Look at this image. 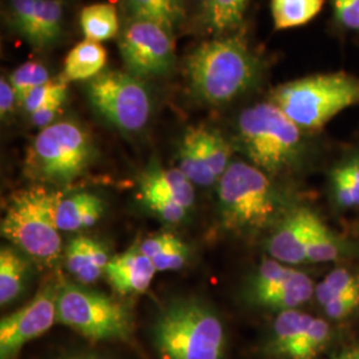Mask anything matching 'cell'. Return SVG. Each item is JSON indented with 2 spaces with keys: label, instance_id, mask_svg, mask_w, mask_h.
Returning <instances> with one entry per match:
<instances>
[{
  "label": "cell",
  "instance_id": "cell-1",
  "mask_svg": "<svg viewBox=\"0 0 359 359\" xmlns=\"http://www.w3.org/2000/svg\"><path fill=\"white\" fill-rule=\"evenodd\" d=\"M154 344L161 359H222L225 329L217 314L197 299H176L156 317Z\"/></svg>",
  "mask_w": 359,
  "mask_h": 359
},
{
  "label": "cell",
  "instance_id": "cell-2",
  "mask_svg": "<svg viewBox=\"0 0 359 359\" xmlns=\"http://www.w3.org/2000/svg\"><path fill=\"white\" fill-rule=\"evenodd\" d=\"M187 76L200 100L215 105L229 103L255 83L257 62L243 39H215L189 55Z\"/></svg>",
  "mask_w": 359,
  "mask_h": 359
},
{
  "label": "cell",
  "instance_id": "cell-3",
  "mask_svg": "<svg viewBox=\"0 0 359 359\" xmlns=\"http://www.w3.org/2000/svg\"><path fill=\"white\" fill-rule=\"evenodd\" d=\"M62 197L44 185L13 193L1 219L3 237L39 262L55 264L62 253V237L56 225V209Z\"/></svg>",
  "mask_w": 359,
  "mask_h": 359
},
{
  "label": "cell",
  "instance_id": "cell-4",
  "mask_svg": "<svg viewBox=\"0 0 359 359\" xmlns=\"http://www.w3.org/2000/svg\"><path fill=\"white\" fill-rule=\"evenodd\" d=\"M270 102L298 128L317 130L342 111L359 103V79L346 72L297 79L273 90Z\"/></svg>",
  "mask_w": 359,
  "mask_h": 359
},
{
  "label": "cell",
  "instance_id": "cell-5",
  "mask_svg": "<svg viewBox=\"0 0 359 359\" xmlns=\"http://www.w3.org/2000/svg\"><path fill=\"white\" fill-rule=\"evenodd\" d=\"M93 158L88 132L74 121H57L41 129L29 145L25 170L29 179L68 187L87 172Z\"/></svg>",
  "mask_w": 359,
  "mask_h": 359
},
{
  "label": "cell",
  "instance_id": "cell-6",
  "mask_svg": "<svg viewBox=\"0 0 359 359\" xmlns=\"http://www.w3.org/2000/svg\"><path fill=\"white\" fill-rule=\"evenodd\" d=\"M218 182L221 216L228 229L238 233L262 231L276 217L277 194L259 168L234 161Z\"/></svg>",
  "mask_w": 359,
  "mask_h": 359
},
{
  "label": "cell",
  "instance_id": "cell-7",
  "mask_svg": "<svg viewBox=\"0 0 359 359\" xmlns=\"http://www.w3.org/2000/svg\"><path fill=\"white\" fill-rule=\"evenodd\" d=\"M56 322L92 342L130 344L135 330L130 311L124 304L74 283L59 287Z\"/></svg>",
  "mask_w": 359,
  "mask_h": 359
},
{
  "label": "cell",
  "instance_id": "cell-8",
  "mask_svg": "<svg viewBox=\"0 0 359 359\" xmlns=\"http://www.w3.org/2000/svg\"><path fill=\"white\" fill-rule=\"evenodd\" d=\"M238 135L253 165L276 173L298 152L301 129L276 104H256L238 117Z\"/></svg>",
  "mask_w": 359,
  "mask_h": 359
},
{
  "label": "cell",
  "instance_id": "cell-9",
  "mask_svg": "<svg viewBox=\"0 0 359 359\" xmlns=\"http://www.w3.org/2000/svg\"><path fill=\"white\" fill-rule=\"evenodd\" d=\"M87 96L93 109L123 132L142 130L152 111L151 93L142 79L121 71H103L88 80Z\"/></svg>",
  "mask_w": 359,
  "mask_h": 359
},
{
  "label": "cell",
  "instance_id": "cell-10",
  "mask_svg": "<svg viewBox=\"0 0 359 359\" xmlns=\"http://www.w3.org/2000/svg\"><path fill=\"white\" fill-rule=\"evenodd\" d=\"M128 74L139 79L163 76L175 65V39L154 22L132 19L118 40Z\"/></svg>",
  "mask_w": 359,
  "mask_h": 359
},
{
  "label": "cell",
  "instance_id": "cell-11",
  "mask_svg": "<svg viewBox=\"0 0 359 359\" xmlns=\"http://www.w3.org/2000/svg\"><path fill=\"white\" fill-rule=\"evenodd\" d=\"M59 287L46 285L23 308L0 321V359H16L28 342L47 333L56 322Z\"/></svg>",
  "mask_w": 359,
  "mask_h": 359
},
{
  "label": "cell",
  "instance_id": "cell-12",
  "mask_svg": "<svg viewBox=\"0 0 359 359\" xmlns=\"http://www.w3.org/2000/svg\"><path fill=\"white\" fill-rule=\"evenodd\" d=\"M157 270L149 257L135 245L128 250L111 257L104 276L118 294H142L151 286Z\"/></svg>",
  "mask_w": 359,
  "mask_h": 359
},
{
  "label": "cell",
  "instance_id": "cell-13",
  "mask_svg": "<svg viewBox=\"0 0 359 359\" xmlns=\"http://www.w3.org/2000/svg\"><path fill=\"white\" fill-rule=\"evenodd\" d=\"M311 213L309 209L301 208L283 218L268 241V252L276 261L285 265H298L306 261Z\"/></svg>",
  "mask_w": 359,
  "mask_h": 359
},
{
  "label": "cell",
  "instance_id": "cell-14",
  "mask_svg": "<svg viewBox=\"0 0 359 359\" xmlns=\"http://www.w3.org/2000/svg\"><path fill=\"white\" fill-rule=\"evenodd\" d=\"M109 259L107 248L90 237H75L65 248V268L83 285L95 283L104 276Z\"/></svg>",
  "mask_w": 359,
  "mask_h": 359
},
{
  "label": "cell",
  "instance_id": "cell-15",
  "mask_svg": "<svg viewBox=\"0 0 359 359\" xmlns=\"http://www.w3.org/2000/svg\"><path fill=\"white\" fill-rule=\"evenodd\" d=\"M104 213L103 200L93 193L80 192L62 197L56 209L60 231H83L93 226Z\"/></svg>",
  "mask_w": 359,
  "mask_h": 359
},
{
  "label": "cell",
  "instance_id": "cell-16",
  "mask_svg": "<svg viewBox=\"0 0 359 359\" xmlns=\"http://www.w3.org/2000/svg\"><path fill=\"white\" fill-rule=\"evenodd\" d=\"M140 192L164 196L187 209L192 208L194 203L193 182L180 170V168L152 167L148 169L140 181Z\"/></svg>",
  "mask_w": 359,
  "mask_h": 359
},
{
  "label": "cell",
  "instance_id": "cell-17",
  "mask_svg": "<svg viewBox=\"0 0 359 359\" xmlns=\"http://www.w3.org/2000/svg\"><path fill=\"white\" fill-rule=\"evenodd\" d=\"M62 0H36V10L26 40L36 50L50 48L62 34Z\"/></svg>",
  "mask_w": 359,
  "mask_h": 359
},
{
  "label": "cell",
  "instance_id": "cell-18",
  "mask_svg": "<svg viewBox=\"0 0 359 359\" xmlns=\"http://www.w3.org/2000/svg\"><path fill=\"white\" fill-rule=\"evenodd\" d=\"M314 293V286L311 280L305 273L294 270L285 281L274 286L265 294L253 299L258 305L266 308L289 310L298 308L299 305L308 302Z\"/></svg>",
  "mask_w": 359,
  "mask_h": 359
},
{
  "label": "cell",
  "instance_id": "cell-19",
  "mask_svg": "<svg viewBox=\"0 0 359 359\" xmlns=\"http://www.w3.org/2000/svg\"><path fill=\"white\" fill-rule=\"evenodd\" d=\"M107 65V51L97 41L86 39L68 52L65 60V79L90 80L100 75Z\"/></svg>",
  "mask_w": 359,
  "mask_h": 359
},
{
  "label": "cell",
  "instance_id": "cell-20",
  "mask_svg": "<svg viewBox=\"0 0 359 359\" xmlns=\"http://www.w3.org/2000/svg\"><path fill=\"white\" fill-rule=\"evenodd\" d=\"M311 321L313 317L295 309L280 311L273 326V339L270 345L271 354L280 358H290L295 345L308 330Z\"/></svg>",
  "mask_w": 359,
  "mask_h": 359
},
{
  "label": "cell",
  "instance_id": "cell-21",
  "mask_svg": "<svg viewBox=\"0 0 359 359\" xmlns=\"http://www.w3.org/2000/svg\"><path fill=\"white\" fill-rule=\"evenodd\" d=\"M29 271V261L19 250L3 246L0 250V305L4 308L22 294Z\"/></svg>",
  "mask_w": 359,
  "mask_h": 359
},
{
  "label": "cell",
  "instance_id": "cell-22",
  "mask_svg": "<svg viewBox=\"0 0 359 359\" xmlns=\"http://www.w3.org/2000/svg\"><path fill=\"white\" fill-rule=\"evenodd\" d=\"M133 19L154 22L173 35L185 16L182 0H124Z\"/></svg>",
  "mask_w": 359,
  "mask_h": 359
},
{
  "label": "cell",
  "instance_id": "cell-23",
  "mask_svg": "<svg viewBox=\"0 0 359 359\" xmlns=\"http://www.w3.org/2000/svg\"><path fill=\"white\" fill-rule=\"evenodd\" d=\"M80 26L86 38L97 43L116 38L120 28L117 11L108 3L84 7L80 13Z\"/></svg>",
  "mask_w": 359,
  "mask_h": 359
},
{
  "label": "cell",
  "instance_id": "cell-24",
  "mask_svg": "<svg viewBox=\"0 0 359 359\" xmlns=\"http://www.w3.org/2000/svg\"><path fill=\"white\" fill-rule=\"evenodd\" d=\"M180 170L198 187L213 185L217 177L206 164L197 140L194 137L192 127L187 129L179 147Z\"/></svg>",
  "mask_w": 359,
  "mask_h": 359
},
{
  "label": "cell",
  "instance_id": "cell-25",
  "mask_svg": "<svg viewBox=\"0 0 359 359\" xmlns=\"http://www.w3.org/2000/svg\"><path fill=\"white\" fill-rule=\"evenodd\" d=\"M325 0H271L274 29L305 26L321 13Z\"/></svg>",
  "mask_w": 359,
  "mask_h": 359
},
{
  "label": "cell",
  "instance_id": "cell-26",
  "mask_svg": "<svg viewBox=\"0 0 359 359\" xmlns=\"http://www.w3.org/2000/svg\"><path fill=\"white\" fill-rule=\"evenodd\" d=\"M198 148L205 158L206 164L212 169L218 180L225 173L231 161V148L225 137L216 130L208 127H192Z\"/></svg>",
  "mask_w": 359,
  "mask_h": 359
},
{
  "label": "cell",
  "instance_id": "cell-27",
  "mask_svg": "<svg viewBox=\"0 0 359 359\" xmlns=\"http://www.w3.org/2000/svg\"><path fill=\"white\" fill-rule=\"evenodd\" d=\"M339 256V245L333 233L323 224L321 218L311 213L309 224L306 261L309 262H329Z\"/></svg>",
  "mask_w": 359,
  "mask_h": 359
},
{
  "label": "cell",
  "instance_id": "cell-28",
  "mask_svg": "<svg viewBox=\"0 0 359 359\" xmlns=\"http://www.w3.org/2000/svg\"><path fill=\"white\" fill-rule=\"evenodd\" d=\"M250 0H208L206 20L218 32L238 26L243 22Z\"/></svg>",
  "mask_w": 359,
  "mask_h": 359
},
{
  "label": "cell",
  "instance_id": "cell-29",
  "mask_svg": "<svg viewBox=\"0 0 359 359\" xmlns=\"http://www.w3.org/2000/svg\"><path fill=\"white\" fill-rule=\"evenodd\" d=\"M335 197L341 205L359 206V160H351L333 170Z\"/></svg>",
  "mask_w": 359,
  "mask_h": 359
},
{
  "label": "cell",
  "instance_id": "cell-30",
  "mask_svg": "<svg viewBox=\"0 0 359 359\" xmlns=\"http://www.w3.org/2000/svg\"><path fill=\"white\" fill-rule=\"evenodd\" d=\"M50 80L51 79L48 69L38 62H27L25 65L18 67L10 76L11 86L16 95V100L20 105H23L27 96L32 90L48 83Z\"/></svg>",
  "mask_w": 359,
  "mask_h": 359
},
{
  "label": "cell",
  "instance_id": "cell-31",
  "mask_svg": "<svg viewBox=\"0 0 359 359\" xmlns=\"http://www.w3.org/2000/svg\"><path fill=\"white\" fill-rule=\"evenodd\" d=\"M330 326L321 318H313L308 330L301 337L289 359H313L317 357L330 339Z\"/></svg>",
  "mask_w": 359,
  "mask_h": 359
},
{
  "label": "cell",
  "instance_id": "cell-32",
  "mask_svg": "<svg viewBox=\"0 0 359 359\" xmlns=\"http://www.w3.org/2000/svg\"><path fill=\"white\" fill-rule=\"evenodd\" d=\"M68 93V80L65 75L51 79L48 83L40 86L27 96L23 108L27 114H34L39 108L50 104H65Z\"/></svg>",
  "mask_w": 359,
  "mask_h": 359
},
{
  "label": "cell",
  "instance_id": "cell-33",
  "mask_svg": "<svg viewBox=\"0 0 359 359\" xmlns=\"http://www.w3.org/2000/svg\"><path fill=\"white\" fill-rule=\"evenodd\" d=\"M293 271L294 269L286 266L280 261H276V259L264 261L262 265L257 270L252 281V289H250L252 299L269 292L270 289L285 281Z\"/></svg>",
  "mask_w": 359,
  "mask_h": 359
},
{
  "label": "cell",
  "instance_id": "cell-34",
  "mask_svg": "<svg viewBox=\"0 0 359 359\" xmlns=\"http://www.w3.org/2000/svg\"><path fill=\"white\" fill-rule=\"evenodd\" d=\"M357 290H359V276H355L347 270L337 269L332 271L317 286L316 294L320 304L323 305L335 295L345 294Z\"/></svg>",
  "mask_w": 359,
  "mask_h": 359
},
{
  "label": "cell",
  "instance_id": "cell-35",
  "mask_svg": "<svg viewBox=\"0 0 359 359\" xmlns=\"http://www.w3.org/2000/svg\"><path fill=\"white\" fill-rule=\"evenodd\" d=\"M188 257V246L179 237L172 234L164 249L152 258V262L157 271H172L181 269L187 264Z\"/></svg>",
  "mask_w": 359,
  "mask_h": 359
},
{
  "label": "cell",
  "instance_id": "cell-36",
  "mask_svg": "<svg viewBox=\"0 0 359 359\" xmlns=\"http://www.w3.org/2000/svg\"><path fill=\"white\" fill-rule=\"evenodd\" d=\"M140 196L142 203L148 206L156 216L164 219L165 222L179 224L180 221H182L187 216V208L180 205L176 201L164 196L151 192H140Z\"/></svg>",
  "mask_w": 359,
  "mask_h": 359
},
{
  "label": "cell",
  "instance_id": "cell-37",
  "mask_svg": "<svg viewBox=\"0 0 359 359\" xmlns=\"http://www.w3.org/2000/svg\"><path fill=\"white\" fill-rule=\"evenodd\" d=\"M36 10V0H10V22L13 29L26 39Z\"/></svg>",
  "mask_w": 359,
  "mask_h": 359
},
{
  "label": "cell",
  "instance_id": "cell-38",
  "mask_svg": "<svg viewBox=\"0 0 359 359\" xmlns=\"http://www.w3.org/2000/svg\"><path fill=\"white\" fill-rule=\"evenodd\" d=\"M326 314L333 320L345 318L359 306V290L345 294L335 295L322 305Z\"/></svg>",
  "mask_w": 359,
  "mask_h": 359
},
{
  "label": "cell",
  "instance_id": "cell-39",
  "mask_svg": "<svg viewBox=\"0 0 359 359\" xmlns=\"http://www.w3.org/2000/svg\"><path fill=\"white\" fill-rule=\"evenodd\" d=\"M334 13L342 26L359 31V0H333Z\"/></svg>",
  "mask_w": 359,
  "mask_h": 359
},
{
  "label": "cell",
  "instance_id": "cell-40",
  "mask_svg": "<svg viewBox=\"0 0 359 359\" xmlns=\"http://www.w3.org/2000/svg\"><path fill=\"white\" fill-rule=\"evenodd\" d=\"M15 102H18V100H16V95H15L10 79L1 76L0 79V115H1V118H6L13 112Z\"/></svg>",
  "mask_w": 359,
  "mask_h": 359
},
{
  "label": "cell",
  "instance_id": "cell-41",
  "mask_svg": "<svg viewBox=\"0 0 359 359\" xmlns=\"http://www.w3.org/2000/svg\"><path fill=\"white\" fill-rule=\"evenodd\" d=\"M63 104H50L46 107L39 108L38 111H35L34 114H31V123L38 127V128H46L48 126L53 124V118L59 114V111L62 109Z\"/></svg>",
  "mask_w": 359,
  "mask_h": 359
},
{
  "label": "cell",
  "instance_id": "cell-42",
  "mask_svg": "<svg viewBox=\"0 0 359 359\" xmlns=\"http://www.w3.org/2000/svg\"><path fill=\"white\" fill-rule=\"evenodd\" d=\"M55 359H109L105 358L103 355H99L96 353H90V351H68L63 353L59 357Z\"/></svg>",
  "mask_w": 359,
  "mask_h": 359
},
{
  "label": "cell",
  "instance_id": "cell-43",
  "mask_svg": "<svg viewBox=\"0 0 359 359\" xmlns=\"http://www.w3.org/2000/svg\"><path fill=\"white\" fill-rule=\"evenodd\" d=\"M337 359H351V351H346L345 354H342L339 358Z\"/></svg>",
  "mask_w": 359,
  "mask_h": 359
},
{
  "label": "cell",
  "instance_id": "cell-44",
  "mask_svg": "<svg viewBox=\"0 0 359 359\" xmlns=\"http://www.w3.org/2000/svg\"><path fill=\"white\" fill-rule=\"evenodd\" d=\"M351 359H359V350H353L351 351Z\"/></svg>",
  "mask_w": 359,
  "mask_h": 359
},
{
  "label": "cell",
  "instance_id": "cell-45",
  "mask_svg": "<svg viewBox=\"0 0 359 359\" xmlns=\"http://www.w3.org/2000/svg\"><path fill=\"white\" fill-rule=\"evenodd\" d=\"M204 1H205V3H206V1H208V0H204Z\"/></svg>",
  "mask_w": 359,
  "mask_h": 359
}]
</instances>
